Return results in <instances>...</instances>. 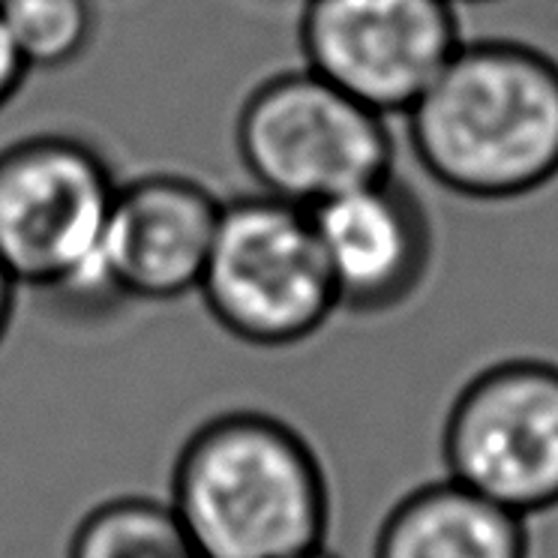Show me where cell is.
I'll return each instance as SVG.
<instances>
[{
    "instance_id": "obj_7",
    "label": "cell",
    "mask_w": 558,
    "mask_h": 558,
    "mask_svg": "<svg viewBox=\"0 0 558 558\" xmlns=\"http://www.w3.org/2000/svg\"><path fill=\"white\" fill-rule=\"evenodd\" d=\"M462 43L450 0H301V66L385 118L412 109Z\"/></svg>"
},
{
    "instance_id": "obj_2",
    "label": "cell",
    "mask_w": 558,
    "mask_h": 558,
    "mask_svg": "<svg viewBox=\"0 0 558 558\" xmlns=\"http://www.w3.org/2000/svg\"><path fill=\"white\" fill-rule=\"evenodd\" d=\"M169 508L202 558H301L325 546L330 489L298 429L229 412L186 438Z\"/></svg>"
},
{
    "instance_id": "obj_4",
    "label": "cell",
    "mask_w": 558,
    "mask_h": 558,
    "mask_svg": "<svg viewBox=\"0 0 558 558\" xmlns=\"http://www.w3.org/2000/svg\"><path fill=\"white\" fill-rule=\"evenodd\" d=\"M393 147L385 114L306 66L267 75L234 118V150L255 193L304 210L390 178Z\"/></svg>"
},
{
    "instance_id": "obj_15",
    "label": "cell",
    "mask_w": 558,
    "mask_h": 558,
    "mask_svg": "<svg viewBox=\"0 0 558 558\" xmlns=\"http://www.w3.org/2000/svg\"><path fill=\"white\" fill-rule=\"evenodd\" d=\"M301 558H337V556H333V553H328V549L322 546V549H313V553H306V556H301Z\"/></svg>"
},
{
    "instance_id": "obj_9",
    "label": "cell",
    "mask_w": 558,
    "mask_h": 558,
    "mask_svg": "<svg viewBox=\"0 0 558 558\" xmlns=\"http://www.w3.org/2000/svg\"><path fill=\"white\" fill-rule=\"evenodd\" d=\"M340 310L405 304L433 262V229L417 195L393 174L310 210Z\"/></svg>"
},
{
    "instance_id": "obj_3",
    "label": "cell",
    "mask_w": 558,
    "mask_h": 558,
    "mask_svg": "<svg viewBox=\"0 0 558 558\" xmlns=\"http://www.w3.org/2000/svg\"><path fill=\"white\" fill-rule=\"evenodd\" d=\"M121 181L97 147L37 133L0 150V262L19 289L111 301L102 246Z\"/></svg>"
},
{
    "instance_id": "obj_11",
    "label": "cell",
    "mask_w": 558,
    "mask_h": 558,
    "mask_svg": "<svg viewBox=\"0 0 558 558\" xmlns=\"http://www.w3.org/2000/svg\"><path fill=\"white\" fill-rule=\"evenodd\" d=\"M66 558H202L169 501L109 498L75 525Z\"/></svg>"
},
{
    "instance_id": "obj_1",
    "label": "cell",
    "mask_w": 558,
    "mask_h": 558,
    "mask_svg": "<svg viewBox=\"0 0 558 558\" xmlns=\"http://www.w3.org/2000/svg\"><path fill=\"white\" fill-rule=\"evenodd\" d=\"M402 118L414 159L448 193L513 202L558 178V61L534 46L465 39Z\"/></svg>"
},
{
    "instance_id": "obj_13",
    "label": "cell",
    "mask_w": 558,
    "mask_h": 558,
    "mask_svg": "<svg viewBox=\"0 0 558 558\" xmlns=\"http://www.w3.org/2000/svg\"><path fill=\"white\" fill-rule=\"evenodd\" d=\"M27 66L19 58V51H15L13 39L7 34V27L0 22V111L7 109L13 97L25 87L27 82Z\"/></svg>"
},
{
    "instance_id": "obj_6",
    "label": "cell",
    "mask_w": 558,
    "mask_h": 558,
    "mask_svg": "<svg viewBox=\"0 0 558 558\" xmlns=\"http://www.w3.org/2000/svg\"><path fill=\"white\" fill-rule=\"evenodd\" d=\"M450 481L522 520L558 508V364L508 357L474 373L441 426Z\"/></svg>"
},
{
    "instance_id": "obj_12",
    "label": "cell",
    "mask_w": 558,
    "mask_h": 558,
    "mask_svg": "<svg viewBox=\"0 0 558 558\" xmlns=\"http://www.w3.org/2000/svg\"><path fill=\"white\" fill-rule=\"evenodd\" d=\"M0 22L27 73L82 61L97 37V0H0Z\"/></svg>"
},
{
    "instance_id": "obj_10",
    "label": "cell",
    "mask_w": 558,
    "mask_h": 558,
    "mask_svg": "<svg viewBox=\"0 0 558 558\" xmlns=\"http://www.w3.org/2000/svg\"><path fill=\"white\" fill-rule=\"evenodd\" d=\"M373 558H532V534L529 520L445 477L388 510Z\"/></svg>"
},
{
    "instance_id": "obj_5",
    "label": "cell",
    "mask_w": 558,
    "mask_h": 558,
    "mask_svg": "<svg viewBox=\"0 0 558 558\" xmlns=\"http://www.w3.org/2000/svg\"><path fill=\"white\" fill-rule=\"evenodd\" d=\"M198 294L219 328L258 349L310 340L340 310L310 210L262 193L222 202Z\"/></svg>"
},
{
    "instance_id": "obj_8",
    "label": "cell",
    "mask_w": 558,
    "mask_h": 558,
    "mask_svg": "<svg viewBox=\"0 0 558 558\" xmlns=\"http://www.w3.org/2000/svg\"><path fill=\"white\" fill-rule=\"evenodd\" d=\"M219 214L217 193L190 174L121 181L102 246L111 294L162 304L198 292Z\"/></svg>"
},
{
    "instance_id": "obj_14",
    "label": "cell",
    "mask_w": 558,
    "mask_h": 558,
    "mask_svg": "<svg viewBox=\"0 0 558 558\" xmlns=\"http://www.w3.org/2000/svg\"><path fill=\"white\" fill-rule=\"evenodd\" d=\"M15 292H19V282H15L13 274L7 270V265L0 262V342H3L7 330H10V322H13Z\"/></svg>"
},
{
    "instance_id": "obj_16",
    "label": "cell",
    "mask_w": 558,
    "mask_h": 558,
    "mask_svg": "<svg viewBox=\"0 0 558 558\" xmlns=\"http://www.w3.org/2000/svg\"><path fill=\"white\" fill-rule=\"evenodd\" d=\"M453 7H460V3H489V0H450Z\"/></svg>"
}]
</instances>
